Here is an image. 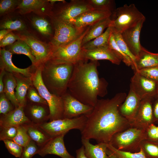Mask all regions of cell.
Segmentation results:
<instances>
[{
  "label": "cell",
  "instance_id": "cell-3",
  "mask_svg": "<svg viewBox=\"0 0 158 158\" xmlns=\"http://www.w3.org/2000/svg\"><path fill=\"white\" fill-rule=\"evenodd\" d=\"M74 66L72 64H55L48 61L42 65V80L51 93L61 97L67 91Z\"/></svg>",
  "mask_w": 158,
  "mask_h": 158
},
{
  "label": "cell",
  "instance_id": "cell-55",
  "mask_svg": "<svg viewBox=\"0 0 158 158\" xmlns=\"http://www.w3.org/2000/svg\"><path fill=\"white\" fill-rule=\"evenodd\" d=\"M157 94H158V83H157Z\"/></svg>",
  "mask_w": 158,
  "mask_h": 158
},
{
  "label": "cell",
  "instance_id": "cell-54",
  "mask_svg": "<svg viewBox=\"0 0 158 158\" xmlns=\"http://www.w3.org/2000/svg\"><path fill=\"white\" fill-rule=\"evenodd\" d=\"M107 153L109 157V158H118L113 154L108 148L107 150Z\"/></svg>",
  "mask_w": 158,
  "mask_h": 158
},
{
  "label": "cell",
  "instance_id": "cell-43",
  "mask_svg": "<svg viewBox=\"0 0 158 158\" xmlns=\"http://www.w3.org/2000/svg\"><path fill=\"white\" fill-rule=\"evenodd\" d=\"M15 107L7 98L3 92L0 94V113L5 115L13 111Z\"/></svg>",
  "mask_w": 158,
  "mask_h": 158
},
{
  "label": "cell",
  "instance_id": "cell-17",
  "mask_svg": "<svg viewBox=\"0 0 158 158\" xmlns=\"http://www.w3.org/2000/svg\"><path fill=\"white\" fill-rule=\"evenodd\" d=\"M113 12L97 9L85 12L76 18L72 24L78 28L92 26L100 20L111 16Z\"/></svg>",
  "mask_w": 158,
  "mask_h": 158
},
{
  "label": "cell",
  "instance_id": "cell-19",
  "mask_svg": "<svg viewBox=\"0 0 158 158\" xmlns=\"http://www.w3.org/2000/svg\"><path fill=\"white\" fill-rule=\"evenodd\" d=\"M82 52L84 59L85 61H94L106 60L118 65H119L121 61L109 46L88 50L82 49Z\"/></svg>",
  "mask_w": 158,
  "mask_h": 158
},
{
  "label": "cell",
  "instance_id": "cell-14",
  "mask_svg": "<svg viewBox=\"0 0 158 158\" xmlns=\"http://www.w3.org/2000/svg\"><path fill=\"white\" fill-rule=\"evenodd\" d=\"M65 134L51 137L44 145L40 147L37 154L42 157L48 154L57 155L61 158H75L67 151L63 138Z\"/></svg>",
  "mask_w": 158,
  "mask_h": 158
},
{
  "label": "cell",
  "instance_id": "cell-12",
  "mask_svg": "<svg viewBox=\"0 0 158 158\" xmlns=\"http://www.w3.org/2000/svg\"><path fill=\"white\" fill-rule=\"evenodd\" d=\"M20 39L25 42L30 47L35 57V66L43 65L49 59L53 48L49 42L41 41L29 35H18Z\"/></svg>",
  "mask_w": 158,
  "mask_h": 158
},
{
  "label": "cell",
  "instance_id": "cell-25",
  "mask_svg": "<svg viewBox=\"0 0 158 158\" xmlns=\"http://www.w3.org/2000/svg\"><path fill=\"white\" fill-rule=\"evenodd\" d=\"M52 6L47 0H23L21 1L16 9L21 14H25L33 12L37 14H42L46 8Z\"/></svg>",
  "mask_w": 158,
  "mask_h": 158
},
{
  "label": "cell",
  "instance_id": "cell-34",
  "mask_svg": "<svg viewBox=\"0 0 158 158\" xmlns=\"http://www.w3.org/2000/svg\"><path fill=\"white\" fill-rule=\"evenodd\" d=\"M107 148L118 158H147L141 148L137 152H126L118 150L110 144H108Z\"/></svg>",
  "mask_w": 158,
  "mask_h": 158
},
{
  "label": "cell",
  "instance_id": "cell-24",
  "mask_svg": "<svg viewBox=\"0 0 158 158\" xmlns=\"http://www.w3.org/2000/svg\"><path fill=\"white\" fill-rule=\"evenodd\" d=\"M16 79L17 85L15 94L19 105L24 107L26 104V95L29 87L33 85L31 77L20 73H13Z\"/></svg>",
  "mask_w": 158,
  "mask_h": 158
},
{
  "label": "cell",
  "instance_id": "cell-48",
  "mask_svg": "<svg viewBox=\"0 0 158 158\" xmlns=\"http://www.w3.org/2000/svg\"><path fill=\"white\" fill-rule=\"evenodd\" d=\"M19 39H20L18 35L15 34L11 32L0 40V47L3 48L6 46L11 45Z\"/></svg>",
  "mask_w": 158,
  "mask_h": 158
},
{
  "label": "cell",
  "instance_id": "cell-42",
  "mask_svg": "<svg viewBox=\"0 0 158 158\" xmlns=\"http://www.w3.org/2000/svg\"><path fill=\"white\" fill-rule=\"evenodd\" d=\"M3 142L9 152L16 157L19 158L23 147L11 140H5Z\"/></svg>",
  "mask_w": 158,
  "mask_h": 158
},
{
  "label": "cell",
  "instance_id": "cell-49",
  "mask_svg": "<svg viewBox=\"0 0 158 158\" xmlns=\"http://www.w3.org/2000/svg\"><path fill=\"white\" fill-rule=\"evenodd\" d=\"M154 124L158 125V94L152 99Z\"/></svg>",
  "mask_w": 158,
  "mask_h": 158
},
{
  "label": "cell",
  "instance_id": "cell-8",
  "mask_svg": "<svg viewBox=\"0 0 158 158\" xmlns=\"http://www.w3.org/2000/svg\"><path fill=\"white\" fill-rule=\"evenodd\" d=\"M87 120L85 115H82L72 118H64L45 122L38 125L48 135L52 137L66 134L73 129L81 131L84 128Z\"/></svg>",
  "mask_w": 158,
  "mask_h": 158
},
{
  "label": "cell",
  "instance_id": "cell-33",
  "mask_svg": "<svg viewBox=\"0 0 158 158\" xmlns=\"http://www.w3.org/2000/svg\"><path fill=\"white\" fill-rule=\"evenodd\" d=\"M140 148L147 158H158V142L145 139L141 142Z\"/></svg>",
  "mask_w": 158,
  "mask_h": 158
},
{
  "label": "cell",
  "instance_id": "cell-5",
  "mask_svg": "<svg viewBox=\"0 0 158 158\" xmlns=\"http://www.w3.org/2000/svg\"><path fill=\"white\" fill-rule=\"evenodd\" d=\"M91 27H87L82 35L73 41L53 49L51 55L47 61L55 64H70L74 65L80 61H85L83 54L82 43L83 39Z\"/></svg>",
  "mask_w": 158,
  "mask_h": 158
},
{
  "label": "cell",
  "instance_id": "cell-31",
  "mask_svg": "<svg viewBox=\"0 0 158 158\" xmlns=\"http://www.w3.org/2000/svg\"><path fill=\"white\" fill-rule=\"evenodd\" d=\"M112 32V27H109L100 36L83 45L82 48L88 50L108 46L109 39Z\"/></svg>",
  "mask_w": 158,
  "mask_h": 158
},
{
  "label": "cell",
  "instance_id": "cell-27",
  "mask_svg": "<svg viewBox=\"0 0 158 158\" xmlns=\"http://www.w3.org/2000/svg\"><path fill=\"white\" fill-rule=\"evenodd\" d=\"M25 125L29 136L40 147L44 145L51 138L38 125L30 122L25 124Z\"/></svg>",
  "mask_w": 158,
  "mask_h": 158
},
{
  "label": "cell",
  "instance_id": "cell-15",
  "mask_svg": "<svg viewBox=\"0 0 158 158\" xmlns=\"http://www.w3.org/2000/svg\"><path fill=\"white\" fill-rule=\"evenodd\" d=\"M151 99L141 100L135 119L130 124V127L145 129L150 125L154 124Z\"/></svg>",
  "mask_w": 158,
  "mask_h": 158
},
{
  "label": "cell",
  "instance_id": "cell-30",
  "mask_svg": "<svg viewBox=\"0 0 158 158\" xmlns=\"http://www.w3.org/2000/svg\"><path fill=\"white\" fill-rule=\"evenodd\" d=\"M9 46L7 49L12 54H23L28 57L30 60L32 65L35 66L36 64V59L32 50L30 46L24 41L19 39L12 44Z\"/></svg>",
  "mask_w": 158,
  "mask_h": 158
},
{
  "label": "cell",
  "instance_id": "cell-9",
  "mask_svg": "<svg viewBox=\"0 0 158 158\" xmlns=\"http://www.w3.org/2000/svg\"><path fill=\"white\" fill-rule=\"evenodd\" d=\"M53 21L54 32L49 43L53 49L66 45L76 39L82 35L87 28H78L72 24L64 23L54 19Z\"/></svg>",
  "mask_w": 158,
  "mask_h": 158
},
{
  "label": "cell",
  "instance_id": "cell-13",
  "mask_svg": "<svg viewBox=\"0 0 158 158\" xmlns=\"http://www.w3.org/2000/svg\"><path fill=\"white\" fill-rule=\"evenodd\" d=\"M61 97L63 103L65 118H72L82 115H87L93 109V107L79 101L68 91Z\"/></svg>",
  "mask_w": 158,
  "mask_h": 158
},
{
  "label": "cell",
  "instance_id": "cell-7",
  "mask_svg": "<svg viewBox=\"0 0 158 158\" xmlns=\"http://www.w3.org/2000/svg\"><path fill=\"white\" fill-rule=\"evenodd\" d=\"M112 15L111 27L113 31L120 33L145 17L133 4H125L116 9Z\"/></svg>",
  "mask_w": 158,
  "mask_h": 158
},
{
  "label": "cell",
  "instance_id": "cell-18",
  "mask_svg": "<svg viewBox=\"0 0 158 158\" xmlns=\"http://www.w3.org/2000/svg\"><path fill=\"white\" fill-rule=\"evenodd\" d=\"M23 108L25 115L34 124L40 125L49 119L50 111L47 104L26 102Z\"/></svg>",
  "mask_w": 158,
  "mask_h": 158
},
{
  "label": "cell",
  "instance_id": "cell-51",
  "mask_svg": "<svg viewBox=\"0 0 158 158\" xmlns=\"http://www.w3.org/2000/svg\"><path fill=\"white\" fill-rule=\"evenodd\" d=\"M76 158H88L85 153L84 148L82 145L76 151Z\"/></svg>",
  "mask_w": 158,
  "mask_h": 158
},
{
  "label": "cell",
  "instance_id": "cell-39",
  "mask_svg": "<svg viewBox=\"0 0 158 158\" xmlns=\"http://www.w3.org/2000/svg\"><path fill=\"white\" fill-rule=\"evenodd\" d=\"M90 4L94 8L100 10L110 11L113 13L114 1L111 0H88Z\"/></svg>",
  "mask_w": 158,
  "mask_h": 158
},
{
  "label": "cell",
  "instance_id": "cell-29",
  "mask_svg": "<svg viewBox=\"0 0 158 158\" xmlns=\"http://www.w3.org/2000/svg\"><path fill=\"white\" fill-rule=\"evenodd\" d=\"M111 16L100 20L91 27L83 39L82 46L101 35L104 29L111 26L112 22Z\"/></svg>",
  "mask_w": 158,
  "mask_h": 158
},
{
  "label": "cell",
  "instance_id": "cell-28",
  "mask_svg": "<svg viewBox=\"0 0 158 158\" xmlns=\"http://www.w3.org/2000/svg\"><path fill=\"white\" fill-rule=\"evenodd\" d=\"M4 92L7 98L15 108L19 105L16 99L15 92L17 85L16 81L12 73L6 72L4 80Z\"/></svg>",
  "mask_w": 158,
  "mask_h": 158
},
{
  "label": "cell",
  "instance_id": "cell-41",
  "mask_svg": "<svg viewBox=\"0 0 158 158\" xmlns=\"http://www.w3.org/2000/svg\"><path fill=\"white\" fill-rule=\"evenodd\" d=\"M21 1L16 0H0V15L6 14L16 9Z\"/></svg>",
  "mask_w": 158,
  "mask_h": 158
},
{
  "label": "cell",
  "instance_id": "cell-52",
  "mask_svg": "<svg viewBox=\"0 0 158 158\" xmlns=\"http://www.w3.org/2000/svg\"><path fill=\"white\" fill-rule=\"evenodd\" d=\"M12 32V30H1L0 31V40H1L7 34Z\"/></svg>",
  "mask_w": 158,
  "mask_h": 158
},
{
  "label": "cell",
  "instance_id": "cell-37",
  "mask_svg": "<svg viewBox=\"0 0 158 158\" xmlns=\"http://www.w3.org/2000/svg\"><path fill=\"white\" fill-rule=\"evenodd\" d=\"M0 28L1 30L5 29L12 31H21L25 30V25L21 20L18 19H8L1 23Z\"/></svg>",
  "mask_w": 158,
  "mask_h": 158
},
{
  "label": "cell",
  "instance_id": "cell-50",
  "mask_svg": "<svg viewBox=\"0 0 158 158\" xmlns=\"http://www.w3.org/2000/svg\"><path fill=\"white\" fill-rule=\"evenodd\" d=\"M0 94H1L4 92V80L6 71L3 69H0Z\"/></svg>",
  "mask_w": 158,
  "mask_h": 158
},
{
  "label": "cell",
  "instance_id": "cell-46",
  "mask_svg": "<svg viewBox=\"0 0 158 158\" xmlns=\"http://www.w3.org/2000/svg\"><path fill=\"white\" fill-rule=\"evenodd\" d=\"M137 71L147 78L158 83V66L143 69Z\"/></svg>",
  "mask_w": 158,
  "mask_h": 158
},
{
  "label": "cell",
  "instance_id": "cell-22",
  "mask_svg": "<svg viewBox=\"0 0 158 158\" xmlns=\"http://www.w3.org/2000/svg\"><path fill=\"white\" fill-rule=\"evenodd\" d=\"M12 54L3 48L0 50V69L11 73H20L28 77H31L32 69V65L29 67L21 68L16 66L12 60Z\"/></svg>",
  "mask_w": 158,
  "mask_h": 158
},
{
  "label": "cell",
  "instance_id": "cell-21",
  "mask_svg": "<svg viewBox=\"0 0 158 158\" xmlns=\"http://www.w3.org/2000/svg\"><path fill=\"white\" fill-rule=\"evenodd\" d=\"M24 107L19 106L8 114L1 115L0 128L18 126L31 122L25 115Z\"/></svg>",
  "mask_w": 158,
  "mask_h": 158
},
{
  "label": "cell",
  "instance_id": "cell-47",
  "mask_svg": "<svg viewBox=\"0 0 158 158\" xmlns=\"http://www.w3.org/2000/svg\"><path fill=\"white\" fill-rule=\"evenodd\" d=\"M145 139L158 142V126L152 124L145 129Z\"/></svg>",
  "mask_w": 158,
  "mask_h": 158
},
{
  "label": "cell",
  "instance_id": "cell-16",
  "mask_svg": "<svg viewBox=\"0 0 158 158\" xmlns=\"http://www.w3.org/2000/svg\"><path fill=\"white\" fill-rule=\"evenodd\" d=\"M145 19V17L135 25L125 30L121 33L130 50L136 57L138 56L142 47L140 42V37Z\"/></svg>",
  "mask_w": 158,
  "mask_h": 158
},
{
  "label": "cell",
  "instance_id": "cell-6",
  "mask_svg": "<svg viewBox=\"0 0 158 158\" xmlns=\"http://www.w3.org/2000/svg\"><path fill=\"white\" fill-rule=\"evenodd\" d=\"M145 139V129L130 127L115 134L109 144L118 150L135 152L140 150L141 142Z\"/></svg>",
  "mask_w": 158,
  "mask_h": 158
},
{
  "label": "cell",
  "instance_id": "cell-36",
  "mask_svg": "<svg viewBox=\"0 0 158 158\" xmlns=\"http://www.w3.org/2000/svg\"><path fill=\"white\" fill-rule=\"evenodd\" d=\"M25 124L17 127L16 135L13 140L23 147L28 145L32 140L28 134Z\"/></svg>",
  "mask_w": 158,
  "mask_h": 158
},
{
  "label": "cell",
  "instance_id": "cell-38",
  "mask_svg": "<svg viewBox=\"0 0 158 158\" xmlns=\"http://www.w3.org/2000/svg\"><path fill=\"white\" fill-rule=\"evenodd\" d=\"M112 31L114 39L117 46L123 53L129 57L132 61L133 62V67L136 57L130 50L127 44L123 40L121 34L114 31L112 30Z\"/></svg>",
  "mask_w": 158,
  "mask_h": 158
},
{
  "label": "cell",
  "instance_id": "cell-11",
  "mask_svg": "<svg viewBox=\"0 0 158 158\" xmlns=\"http://www.w3.org/2000/svg\"><path fill=\"white\" fill-rule=\"evenodd\" d=\"M157 83L135 71L131 79L130 88L141 100L151 99L157 94Z\"/></svg>",
  "mask_w": 158,
  "mask_h": 158
},
{
  "label": "cell",
  "instance_id": "cell-4",
  "mask_svg": "<svg viewBox=\"0 0 158 158\" xmlns=\"http://www.w3.org/2000/svg\"><path fill=\"white\" fill-rule=\"evenodd\" d=\"M43 65L36 67L32 66L31 78L32 84L47 103L50 111V121L64 118L63 103L61 97L51 93L43 82L41 76Z\"/></svg>",
  "mask_w": 158,
  "mask_h": 158
},
{
  "label": "cell",
  "instance_id": "cell-2",
  "mask_svg": "<svg viewBox=\"0 0 158 158\" xmlns=\"http://www.w3.org/2000/svg\"><path fill=\"white\" fill-rule=\"evenodd\" d=\"M98 61H80L74 65L68 91L82 103L94 107L98 97H103L107 93L108 83L99 77Z\"/></svg>",
  "mask_w": 158,
  "mask_h": 158
},
{
  "label": "cell",
  "instance_id": "cell-44",
  "mask_svg": "<svg viewBox=\"0 0 158 158\" xmlns=\"http://www.w3.org/2000/svg\"><path fill=\"white\" fill-rule=\"evenodd\" d=\"M40 147L33 140L23 147L22 154L19 158H32L36 154H37Z\"/></svg>",
  "mask_w": 158,
  "mask_h": 158
},
{
  "label": "cell",
  "instance_id": "cell-35",
  "mask_svg": "<svg viewBox=\"0 0 158 158\" xmlns=\"http://www.w3.org/2000/svg\"><path fill=\"white\" fill-rule=\"evenodd\" d=\"M108 46L126 65L128 66H130L131 68L133 67V62L132 61L129 57L123 53L117 46L114 39L112 32L109 39Z\"/></svg>",
  "mask_w": 158,
  "mask_h": 158
},
{
  "label": "cell",
  "instance_id": "cell-53",
  "mask_svg": "<svg viewBox=\"0 0 158 158\" xmlns=\"http://www.w3.org/2000/svg\"><path fill=\"white\" fill-rule=\"evenodd\" d=\"M51 5L53 6L54 4L57 2H61L62 3H65L66 1L64 0H48Z\"/></svg>",
  "mask_w": 158,
  "mask_h": 158
},
{
  "label": "cell",
  "instance_id": "cell-1",
  "mask_svg": "<svg viewBox=\"0 0 158 158\" xmlns=\"http://www.w3.org/2000/svg\"><path fill=\"white\" fill-rule=\"evenodd\" d=\"M127 95L120 92L110 99H98L92 111L85 115L87 120L81 131V138L93 139L98 143L109 144L115 134L130 127L119 110Z\"/></svg>",
  "mask_w": 158,
  "mask_h": 158
},
{
  "label": "cell",
  "instance_id": "cell-40",
  "mask_svg": "<svg viewBox=\"0 0 158 158\" xmlns=\"http://www.w3.org/2000/svg\"><path fill=\"white\" fill-rule=\"evenodd\" d=\"M26 102L47 104L33 84L29 88L26 95Z\"/></svg>",
  "mask_w": 158,
  "mask_h": 158
},
{
  "label": "cell",
  "instance_id": "cell-20",
  "mask_svg": "<svg viewBox=\"0 0 158 158\" xmlns=\"http://www.w3.org/2000/svg\"><path fill=\"white\" fill-rule=\"evenodd\" d=\"M141 100L130 88L125 100L120 107L119 110L121 114L128 121L130 125L135 119Z\"/></svg>",
  "mask_w": 158,
  "mask_h": 158
},
{
  "label": "cell",
  "instance_id": "cell-26",
  "mask_svg": "<svg viewBox=\"0 0 158 158\" xmlns=\"http://www.w3.org/2000/svg\"><path fill=\"white\" fill-rule=\"evenodd\" d=\"M89 140L81 138L85 154L88 158H109L107 153L108 144L101 143L93 145Z\"/></svg>",
  "mask_w": 158,
  "mask_h": 158
},
{
  "label": "cell",
  "instance_id": "cell-23",
  "mask_svg": "<svg viewBox=\"0 0 158 158\" xmlns=\"http://www.w3.org/2000/svg\"><path fill=\"white\" fill-rule=\"evenodd\" d=\"M158 66V53L150 52L142 47L132 68L135 72L143 69Z\"/></svg>",
  "mask_w": 158,
  "mask_h": 158
},
{
  "label": "cell",
  "instance_id": "cell-32",
  "mask_svg": "<svg viewBox=\"0 0 158 158\" xmlns=\"http://www.w3.org/2000/svg\"><path fill=\"white\" fill-rule=\"evenodd\" d=\"M31 23L34 27L42 35L47 36L51 35V24L46 19L41 17H35L32 19Z\"/></svg>",
  "mask_w": 158,
  "mask_h": 158
},
{
  "label": "cell",
  "instance_id": "cell-10",
  "mask_svg": "<svg viewBox=\"0 0 158 158\" xmlns=\"http://www.w3.org/2000/svg\"><path fill=\"white\" fill-rule=\"evenodd\" d=\"M64 3L56 13H52L53 19L72 24L73 21L82 13L96 9L90 4L88 0H72L69 3Z\"/></svg>",
  "mask_w": 158,
  "mask_h": 158
},
{
  "label": "cell",
  "instance_id": "cell-45",
  "mask_svg": "<svg viewBox=\"0 0 158 158\" xmlns=\"http://www.w3.org/2000/svg\"><path fill=\"white\" fill-rule=\"evenodd\" d=\"M0 140H13L16 136L17 132V127L11 126L1 128Z\"/></svg>",
  "mask_w": 158,
  "mask_h": 158
}]
</instances>
